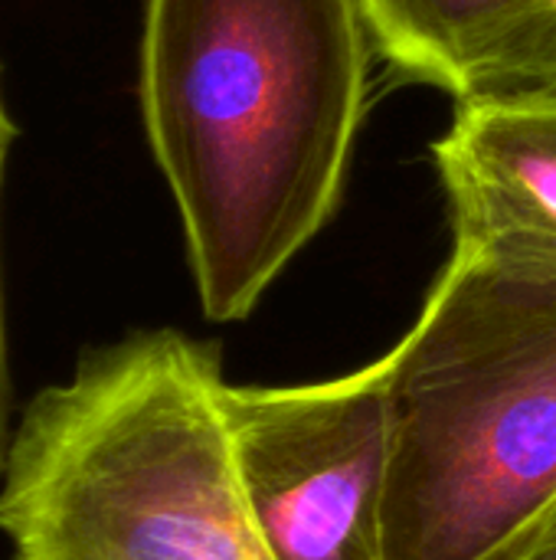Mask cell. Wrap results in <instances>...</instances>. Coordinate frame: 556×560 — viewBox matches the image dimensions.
Masks as SVG:
<instances>
[{
  "instance_id": "1",
  "label": "cell",
  "mask_w": 556,
  "mask_h": 560,
  "mask_svg": "<svg viewBox=\"0 0 556 560\" xmlns=\"http://www.w3.org/2000/svg\"><path fill=\"white\" fill-rule=\"evenodd\" d=\"M370 46L360 0L144 3L141 118L206 318H246L338 213Z\"/></svg>"
},
{
  "instance_id": "2",
  "label": "cell",
  "mask_w": 556,
  "mask_h": 560,
  "mask_svg": "<svg viewBox=\"0 0 556 560\" xmlns=\"http://www.w3.org/2000/svg\"><path fill=\"white\" fill-rule=\"evenodd\" d=\"M216 351L174 331L85 348L20 410L0 472L13 560H272L236 472Z\"/></svg>"
},
{
  "instance_id": "3",
  "label": "cell",
  "mask_w": 556,
  "mask_h": 560,
  "mask_svg": "<svg viewBox=\"0 0 556 560\" xmlns=\"http://www.w3.org/2000/svg\"><path fill=\"white\" fill-rule=\"evenodd\" d=\"M387 371V560H498L556 502V272L449 259Z\"/></svg>"
},
{
  "instance_id": "4",
  "label": "cell",
  "mask_w": 556,
  "mask_h": 560,
  "mask_svg": "<svg viewBox=\"0 0 556 560\" xmlns=\"http://www.w3.org/2000/svg\"><path fill=\"white\" fill-rule=\"evenodd\" d=\"M249 515L272 560H387L383 361L298 387H223Z\"/></svg>"
},
{
  "instance_id": "5",
  "label": "cell",
  "mask_w": 556,
  "mask_h": 560,
  "mask_svg": "<svg viewBox=\"0 0 556 560\" xmlns=\"http://www.w3.org/2000/svg\"><path fill=\"white\" fill-rule=\"evenodd\" d=\"M433 161L456 256L556 272V92L456 105Z\"/></svg>"
},
{
  "instance_id": "6",
  "label": "cell",
  "mask_w": 556,
  "mask_h": 560,
  "mask_svg": "<svg viewBox=\"0 0 556 560\" xmlns=\"http://www.w3.org/2000/svg\"><path fill=\"white\" fill-rule=\"evenodd\" d=\"M374 49L456 98L556 92V0H360Z\"/></svg>"
},
{
  "instance_id": "7",
  "label": "cell",
  "mask_w": 556,
  "mask_h": 560,
  "mask_svg": "<svg viewBox=\"0 0 556 560\" xmlns=\"http://www.w3.org/2000/svg\"><path fill=\"white\" fill-rule=\"evenodd\" d=\"M16 141V125L7 115L3 95H0V187H3V167L10 144ZM13 384H10V361H7V322H3V292H0V472L7 463L10 436H13Z\"/></svg>"
},
{
  "instance_id": "8",
  "label": "cell",
  "mask_w": 556,
  "mask_h": 560,
  "mask_svg": "<svg viewBox=\"0 0 556 560\" xmlns=\"http://www.w3.org/2000/svg\"><path fill=\"white\" fill-rule=\"evenodd\" d=\"M498 560H556V502Z\"/></svg>"
}]
</instances>
